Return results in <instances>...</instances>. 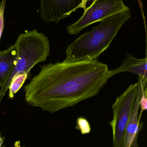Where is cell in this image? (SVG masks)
Returning <instances> with one entry per match:
<instances>
[{"instance_id":"6da1fadb","label":"cell","mask_w":147,"mask_h":147,"mask_svg":"<svg viewBox=\"0 0 147 147\" xmlns=\"http://www.w3.org/2000/svg\"><path fill=\"white\" fill-rule=\"evenodd\" d=\"M110 75L108 65L97 60L44 65L24 87L25 100L55 113L97 96Z\"/></svg>"},{"instance_id":"7a4b0ae2","label":"cell","mask_w":147,"mask_h":147,"mask_svg":"<svg viewBox=\"0 0 147 147\" xmlns=\"http://www.w3.org/2000/svg\"><path fill=\"white\" fill-rule=\"evenodd\" d=\"M130 16L129 10L118 12L102 19L98 26L83 34L68 46L64 62L97 59L109 47L121 27Z\"/></svg>"},{"instance_id":"3957f363","label":"cell","mask_w":147,"mask_h":147,"mask_svg":"<svg viewBox=\"0 0 147 147\" xmlns=\"http://www.w3.org/2000/svg\"><path fill=\"white\" fill-rule=\"evenodd\" d=\"M18 60L13 72L0 89V104L6 94L12 79L18 73L29 75L36 64L45 61L50 51V42L43 33L36 29L20 35L14 44Z\"/></svg>"},{"instance_id":"277c9868","label":"cell","mask_w":147,"mask_h":147,"mask_svg":"<svg viewBox=\"0 0 147 147\" xmlns=\"http://www.w3.org/2000/svg\"><path fill=\"white\" fill-rule=\"evenodd\" d=\"M138 82L130 85L112 105L113 117L109 123L112 129L114 147H122L128 121L138 92Z\"/></svg>"},{"instance_id":"5b68a950","label":"cell","mask_w":147,"mask_h":147,"mask_svg":"<svg viewBox=\"0 0 147 147\" xmlns=\"http://www.w3.org/2000/svg\"><path fill=\"white\" fill-rule=\"evenodd\" d=\"M123 0H94L86 9L81 18L67 27L70 35H77L87 26L121 11H129Z\"/></svg>"},{"instance_id":"8992f818","label":"cell","mask_w":147,"mask_h":147,"mask_svg":"<svg viewBox=\"0 0 147 147\" xmlns=\"http://www.w3.org/2000/svg\"><path fill=\"white\" fill-rule=\"evenodd\" d=\"M94 0H41L40 16L46 22L58 23L79 8L86 9L87 3Z\"/></svg>"},{"instance_id":"52a82bcc","label":"cell","mask_w":147,"mask_h":147,"mask_svg":"<svg viewBox=\"0 0 147 147\" xmlns=\"http://www.w3.org/2000/svg\"><path fill=\"white\" fill-rule=\"evenodd\" d=\"M138 82V92L134 108L126 127L122 147H138V135L143 127V123L139 121L138 116L140 108V102L142 92L141 81L139 78Z\"/></svg>"},{"instance_id":"ba28073f","label":"cell","mask_w":147,"mask_h":147,"mask_svg":"<svg viewBox=\"0 0 147 147\" xmlns=\"http://www.w3.org/2000/svg\"><path fill=\"white\" fill-rule=\"evenodd\" d=\"M131 72L138 75L142 79H147V57L138 59L127 54L122 64L118 68L110 70L111 77L118 73Z\"/></svg>"},{"instance_id":"9c48e42d","label":"cell","mask_w":147,"mask_h":147,"mask_svg":"<svg viewBox=\"0 0 147 147\" xmlns=\"http://www.w3.org/2000/svg\"><path fill=\"white\" fill-rule=\"evenodd\" d=\"M18 53L15 45L0 51V87L5 83L16 64Z\"/></svg>"},{"instance_id":"30bf717a","label":"cell","mask_w":147,"mask_h":147,"mask_svg":"<svg viewBox=\"0 0 147 147\" xmlns=\"http://www.w3.org/2000/svg\"><path fill=\"white\" fill-rule=\"evenodd\" d=\"M28 76L26 73H18L14 77L8 88L9 97L10 99H12L15 94L22 87Z\"/></svg>"},{"instance_id":"8fae6325","label":"cell","mask_w":147,"mask_h":147,"mask_svg":"<svg viewBox=\"0 0 147 147\" xmlns=\"http://www.w3.org/2000/svg\"><path fill=\"white\" fill-rule=\"evenodd\" d=\"M76 129L79 130L82 134H87L90 133V125L86 119L84 117H80L77 120Z\"/></svg>"},{"instance_id":"7c38bea8","label":"cell","mask_w":147,"mask_h":147,"mask_svg":"<svg viewBox=\"0 0 147 147\" xmlns=\"http://www.w3.org/2000/svg\"><path fill=\"white\" fill-rule=\"evenodd\" d=\"M140 108H141V111L140 116H139V120L140 121L141 117L143 111L144 110H147V96L145 95L143 90V88L142 95L140 102Z\"/></svg>"},{"instance_id":"4fadbf2b","label":"cell","mask_w":147,"mask_h":147,"mask_svg":"<svg viewBox=\"0 0 147 147\" xmlns=\"http://www.w3.org/2000/svg\"><path fill=\"white\" fill-rule=\"evenodd\" d=\"M6 0H2L0 10V40L4 27V12Z\"/></svg>"},{"instance_id":"5bb4252c","label":"cell","mask_w":147,"mask_h":147,"mask_svg":"<svg viewBox=\"0 0 147 147\" xmlns=\"http://www.w3.org/2000/svg\"><path fill=\"white\" fill-rule=\"evenodd\" d=\"M139 78L140 79L141 81L142 85V88H143V91H144L145 95L147 96V79H142L140 78Z\"/></svg>"},{"instance_id":"9a60e30c","label":"cell","mask_w":147,"mask_h":147,"mask_svg":"<svg viewBox=\"0 0 147 147\" xmlns=\"http://www.w3.org/2000/svg\"><path fill=\"white\" fill-rule=\"evenodd\" d=\"M3 140H4V138H2L0 140V147L2 145L3 143Z\"/></svg>"},{"instance_id":"2e32d148","label":"cell","mask_w":147,"mask_h":147,"mask_svg":"<svg viewBox=\"0 0 147 147\" xmlns=\"http://www.w3.org/2000/svg\"><path fill=\"white\" fill-rule=\"evenodd\" d=\"M1 2L0 1V10H1Z\"/></svg>"},{"instance_id":"e0dca14e","label":"cell","mask_w":147,"mask_h":147,"mask_svg":"<svg viewBox=\"0 0 147 147\" xmlns=\"http://www.w3.org/2000/svg\"><path fill=\"white\" fill-rule=\"evenodd\" d=\"M2 138H1V135H0V140H1V139Z\"/></svg>"}]
</instances>
